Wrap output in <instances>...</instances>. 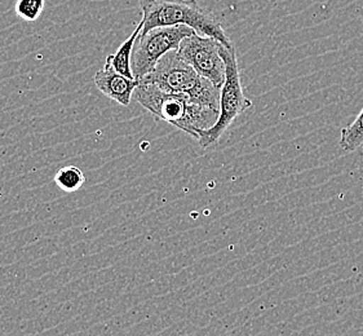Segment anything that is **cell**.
I'll return each mask as SVG.
<instances>
[{"label": "cell", "mask_w": 363, "mask_h": 336, "mask_svg": "<svg viewBox=\"0 0 363 336\" xmlns=\"http://www.w3.org/2000/svg\"><path fill=\"white\" fill-rule=\"evenodd\" d=\"M133 96L157 119L177 127L196 140L218 121V110L190 103L186 96L171 94L154 84L140 83Z\"/></svg>", "instance_id": "6da1fadb"}, {"label": "cell", "mask_w": 363, "mask_h": 336, "mask_svg": "<svg viewBox=\"0 0 363 336\" xmlns=\"http://www.w3.org/2000/svg\"><path fill=\"white\" fill-rule=\"evenodd\" d=\"M144 28L141 34L155 28L185 25L206 37L213 38L225 47H233L230 38L226 35L210 11L201 7L196 0H141Z\"/></svg>", "instance_id": "7a4b0ae2"}, {"label": "cell", "mask_w": 363, "mask_h": 336, "mask_svg": "<svg viewBox=\"0 0 363 336\" xmlns=\"http://www.w3.org/2000/svg\"><path fill=\"white\" fill-rule=\"evenodd\" d=\"M140 83L154 84L171 94L185 95L190 103L220 111L221 88L201 77L191 66L179 56L177 51L164 55L153 72Z\"/></svg>", "instance_id": "3957f363"}, {"label": "cell", "mask_w": 363, "mask_h": 336, "mask_svg": "<svg viewBox=\"0 0 363 336\" xmlns=\"http://www.w3.org/2000/svg\"><path fill=\"white\" fill-rule=\"evenodd\" d=\"M220 53L225 61V82L221 87L218 121L210 130L202 132L201 138L198 139L199 145L204 149L213 147L221 139L226 130L233 125V122L252 106L251 100L245 96L242 88L240 66L234 45L230 48L221 45Z\"/></svg>", "instance_id": "277c9868"}, {"label": "cell", "mask_w": 363, "mask_h": 336, "mask_svg": "<svg viewBox=\"0 0 363 336\" xmlns=\"http://www.w3.org/2000/svg\"><path fill=\"white\" fill-rule=\"evenodd\" d=\"M196 34V31L185 26L155 28L146 34H140L132 53V73L136 81H141L152 73L160 60L168 52L177 51L185 38Z\"/></svg>", "instance_id": "5b68a950"}, {"label": "cell", "mask_w": 363, "mask_h": 336, "mask_svg": "<svg viewBox=\"0 0 363 336\" xmlns=\"http://www.w3.org/2000/svg\"><path fill=\"white\" fill-rule=\"evenodd\" d=\"M221 45L224 44L216 39L196 33L182 40L177 53L201 77L221 88L226 77L225 61L220 53Z\"/></svg>", "instance_id": "8992f818"}, {"label": "cell", "mask_w": 363, "mask_h": 336, "mask_svg": "<svg viewBox=\"0 0 363 336\" xmlns=\"http://www.w3.org/2000/svg\"><path fill=\"white\" fill-rule=\"evenodd\" d=\"M94 82L101 94L122 106L130 105L133 92L140 84V82L136 79H130L106 66H104L95 74Z\"/></svg>", "instance_id": "52a82bcc"}, {"label": "cell", "mask_w": 363, "mask_h": 336, "mask_svg": "<svg viewBox=\"0 0 363 336\" xmlns=\"http://www.w3.org/2000/svg\"><path fill=\"white\" fill-rule=\"evenodd\" d=\"M143 28H144V22L140 21L135 31L132 33L128 39L124 40L122 45L118 48V51L106 57V62L104 66L109 67L116 73L122 74L130 79H135L131 67L132 53H133V48H135L138 35L143 31Z\"/></svg>", "instance_id": "ba28073f"}, {"label": "cell", "mask_w": 363, "mask_h": 336, "mask_svg": "<svg viewBox=\"0 0 363 336\" xmlns=\"http://www.w3.org/2000/svg\"><path fill=\"white\" fill-rule=\"evenodd\" d=\"M339 145L345 152H356L357 149L363 145V108L356 119L345 128H342L340 133Z\"/></svg>", "instance_id": "9c48e42d"}, {"label": "cell", "mask_w": 363, "mask_h": 336, "mask_svg": "<svg viewBox=\"0 0 363 336\" xmlns=\"http://www.w3.org/2000/svg\"><path fill=\"white\" fill-rule=\"evenodd\" d=\"M55 183L66 193H74L86 183V177L77 166H65L55 175Z\"/></svg>", "instance_id": "30bf717a"}, {"label": "cell", "mask_w": 363, "mask_h": 336, "mask_svg": "<svg viewBox=\"0 0 363 336\" xmlns=\"http://www.w3.org/2000/svg\"><path fill=\"white\" fill-rule=\"evenodd\" d=\"M44 0H17L16 13L26 21H35L42 15Z\"/></svg>", "instance_id": "8fae6325"}]
</instances>
